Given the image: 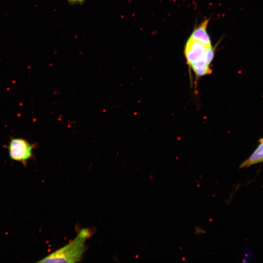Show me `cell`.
<instances>
[{"instance_id": "cell-4", "label": "cell", "mask_w": 263, "mask_h": 263, "mask_svg": "<svg viewBox=\"0 0 263 263\" xmlns=\"http://www.w3.org/2000/svg\"><path fill=\"white\" fill-rule=\"evenodd\" d=\"M209 19L204 20L199 26L193 30L190 38L199 41L208 46H211V39L207 33V27Z\"/></svg>"}, {"instance_id": "cell-6", "label": "cell", "mask_w": 263, "mask_h": 263, "mask_svg": "<svg viewBox=\"0 0 263 263\" xmlns=\"http://www.w3.org/2000/svg\"><path fill=\"white\" fill-rule=\"evenodd\" d=\"M68 2L71 5L75 4H82L86 0H67Z\"/></svg>"}, {"instance_id": "cell-2", "label": "cell", "mask_w": 263, "mask_h": 263, "mask_svg": "<svg viewBox=\"0 0 263 263\" xmlns=\"http://www.w3.org/2000/svg\"><path fill=\"white\" fill-rule=\"evenodd\" d=\"M37 147L36 143H31L24 138L12 137L7 148L11 159L25 164L32 158L33 150Z\"/></svg>"}, {"instance_id": "cell-5", "label": "cell", "mask_w": 263, "mask_h": 263, "mask_svg": "<svg viewBox=\"0 0 263 263\" xmlns=\"http://www.w3.org/2000/svg\"><path fill=\"white\" fill-rule=\"evenodd\" d=\"M263 162V138L259 140V144L251 155L240 165L241 169Z\"/></svg>"}, {"instance_id": "cell-1", "label": "cell", "mask_w": 263, "mask_h": 263, "mask_svg": "<svg viewBox=\"0 0 263 263\" xmlns=\"http://www.w3.org/2000/svg\"><path fill=\"white\" fill-rule=\"evenodd\" d=\"M94 233L93 228L81 229L73 240L38 262L73 263L80 262L86 251V241Z\"/></svg>"}, {"instance_id": "cell-3", "label": "cell", "mask_w": 263, "mask_h": 263, "mask_svg": "<svg viewBox=\"0 0 263 263\" xmlns=\"http://www.w3.org/2000/svg\"><path fill=\"white\" fill-rule=\"evenodd\" d=\"M207 47L203 42L189 38L184 51L187 63L189 67L193 63L201 61L208 63L205 58V52Z\"/></svg>"}]
</instances>
